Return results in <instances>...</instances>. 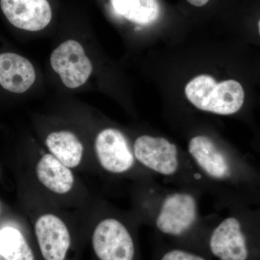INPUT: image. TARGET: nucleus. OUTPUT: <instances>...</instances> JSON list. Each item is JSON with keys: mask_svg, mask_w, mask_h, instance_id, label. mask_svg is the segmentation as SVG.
Instances as JSON below:
<instances>
[{"mask_svg": "<svg viewBox=\"0 0 260 260\" xmlns=\"http://www.w3.org/2000/svg\"><path fill=\"white\" fill-rule=\"evenodd\" d=\"M133 153L142 166L162 177L177 181L181 187L198 191L205 189L190 160H185L177 145L167 138L148 135L138 137L133 145Z\"/></svg>", "mask_w": 260, "mask_h": 260, "instance_id": "obj_1", "label": "nucleus"}, {"mask_svg": "<svg viewBox=\"0 0 260 260\" xmlns=\"http://www.w3.org/2000/svg\"><path fill=\"white\" fill-rule=\"evenodd\" d=\"M198 191L186 187L162 191L154 214L157 230L169 237H182L198 227L203 221Z\"/></svg>", "mask_w": 260, "mask_h": 260, "instance_id": "obj_2", "label": "nucleus"}, {"mask_svg": "<svg viewBox=\"0 0 260 260\" xmlns=\"http://www.w3.org/2000/svg\"><path fill=\"white\" fill-rule=\"evenodd\" d=\"M189 160L199 174L205 189L221 196L223 186L234 179V162L225 150L206 135H198L189 140Z\"/></svg>", "mask_w": 260, "mask_h": 260, "instance_id": "obj_3", "label": "nucleus"}, {"mask_svg": "<svg viewBox=\"0 0 260 260\" xmlns=\"http://www.w3.org/2000/svg\"><path fill=\"white\" fill-rule=\"evenodd\" d=\"M185 94L191 104L203 112L218 115H232L240 110L244 91L234 80L217 83L213 77L200 75L186 84Z\"/></svg>", "mask_w": 260, "mask_h": 260, "instance_id": "obj_4", "label": "nucleus"}, {"mask_svg": "<svg viewBox=\"0 0 260 260\" xmlns=\"http://www.w3.org/2000/svg\"><path fill=\"white\" fill-rule=\"evenodd\" d=\"M92 242L101 260H133L134 241L127 228L118 219L109 218L98 224Z\"/></svg>", "mask_w": 260, "mask_h": 260, "instance_id": "obj_5", "label": "nucleus"}, {"mask_svg": "<svg viewBox=\"0 0 260 260\" xmlns=\"http://www.w3.org/2000/svg\"><path fill=\"white\" fill-rule=\"evenodd\" d=\"M50 61L53 70L69 88H78L85 84L93 70L83 47L75 40L66 41L54 49Z\"/></svg>", "mask_w": 260, "mask_h": 260, "instance_id": "obj_6", "label": "nucleus"}, {"mask_svg": "<svg viewBox=\"0 0 260 260\" xmlns=\"http://www.w3.org/2000/svg\"><path fill=\"white\" fill-rule=\"evenodd\" d=\"M210 252L219 260H247L249 249L241 220L234 215L220 219L210 234Z\"/></svg>", "mask_w": 260, "mask_h": 260, "instance_id": "obj_7", "label": "nucleus"}, {"mask_svg": "<svg viewBox=\"0 0 260 260\" xmlns=\"http://www.w3.org/2000/svg\"><path fill=\"white\" fill-rule=\"evenodd\" d=\"M95 149L99 162L108 172L124 174L135 167L136 159L133 150L119 130L114 128L102 130L97 135Z\"/></svg>", "mask_w": 260, "mask_h": 260, "instance_id": "obj_8", "label": "nucleus"}, {"mask_svg": "<svg viewBox=\"0 0 260 260\" xmlns=\"http://www.w3.org/2000/svg\"><path fill=\"white\" fill-rule=\"evenodd\" d=\"M0 5L12 25L28 31L45 28L52 16L47 0H0Z\"/></svg>", "mask_w": 260, "mask_h": 260, "instance_id": "obj_9", "label": "nucleus"}, {"mask_svg": "<svg viewBox=\"0 0 260 260\" xmlns=\"http://www.w3.org/2000/svg\"><path fill=\"white\" fill-rule=\"evenodd\" d=\"M35 232L44 259L64 260L71 241L60 218L52 214L42 215L36 222Z\"/></svg>", "mask_w": 260, "mask_h": 260, "instance_id": "obj_10", "label": "nucleus"}, {"mask_svg": "<svg viewBox=\"0 0 260 260\" xmlns=\"http://www.w3.org/2000/svg\"><path fill=\"white\" fill-rule=\"evenodd\" d=\"M35 80V70L26 58L14 53L0 54V85L3 88L13 93H23Z\"/></svg>", "mask_w": 260, "mask_h": 260, "instance_id": "obj_11", "label": "nucleus"}, {"mask_svg": "<svg viewBox=\"0 0 260 260\" xmlns=\"http://www.w3.org/2000/svg\"><path fill=\"white\" fill-rule=\"evenodd\" d=\"M37 175L43 185L56 194L69 192L74 184V177L70 168L52 154H46L38 162Z\"/></svg>", "mask_w": 260, "mask_h": 260, "instance_id": "obj_12", "label": "nucleus"}, {"mask_svg": "<svg viewBox=\"0 0 260 260\" xmlns=\"http://www.w3.org/2000/svg\"><path fill=\"white\" fill-rule=\"evenodd\" d=\"M46 145L51 153L68 168L80 165L83 158V146L73 133L54 132L48 135Z\"/></svg>", "mask_w": 260, "mask_h": 260, "instance_id": "obj_13", "label": "nucleus"}, {"mask_svg": "<svg viewBox=\"0 0 260 260\" xmlns=\"http://www.w3.org/2000/svg\"><path fill=\"white\" fill-rule=\"evenodd\" d=\"M111 3L119 15L141 25L153 23L160 13L157 0H111Z\"/></svg>", "mask_w": 260, "mask_h": 260, "instance_id": "obj_14", "label": "nucleus"}, {"mask_svg": "<svg viewBox=\"0 0 260 260\" xmlns=\"http://www.w3.org/2000/svg\"><path fill=\"white\" fill-rule=\"evenodd\" d=\"M0 255L5 260H34L32 249L23 234L12 227L0 231Z\"/></svg>", "mask_w": 260, "mask_h": 260, "instance_id": "obj_15", "label": "nucleus"}, {"mask_svg": "<svg viewBox=\"0 0 260 260\" xmlns=\"http://www.w3.org/2000/svg\"><path fill=\"white\" fill-rule=\"evenodd\" d=\"M160 260H206L203 256L184 250L174 249L168 251L162 256Z\"/></svg>", "mask_w": 260, "mask_h": 260, "instance_id": "obj_16", "label": "nucleus"}, {"mask_svg": "<svg viewBox=\"0 0 260 260\" xmlns=\"http://www.w3.org/2000/svg\"><path fill=\"white\" fill-rule=\"evenodd\" d=\"M189 4L195 7H203L208 3L210 0H186Z\"/></svg>", "mask_w": 260, "mask_h": 260, "instance_id": "obj_17", "label": "nucleus"}, {"mask_svg": "<svg viewBox=\"0 0 260 260\" xmlns=\"http://www.w3.org/2000/svg\"><path fill=\"white\" fill-rule=\"evenodd\" d=\"M258 28H259V35H260V20L259 21V23H258Z\"/></svg>", "mask_w": 260, "mask_h": 260, "instance_id": "obj_18", "label": "nucleus"}]
</instances>
